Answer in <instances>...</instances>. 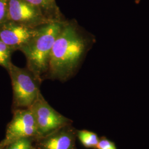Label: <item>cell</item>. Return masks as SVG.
<instances>
[{"label": "cell", "mask_w": 149, "mask_h": 149, "mask_svg": "<svg viewBox=\"0 0 149 149\" xmlns=\"http://www.w3.org/2000/svg\"><path fill=\"white\" fill-rule=\"evenodd\" d=\"M95 42V37L76 22L66 21L54 44L45 79L61 82L69 80Z\"/></svg>", "instance_id": "1"}, {"label": "cell", "mask_w": 149, "mask_h": 149, "mask_svg": "<svg viewBox=\"0 0 149 149\" xmlns=\"http://www.w3.org/2000/svg\"><path fill=\"white\" fill-rule=\"evenodd\" d=\"M66 21L53 22L40 27L37 35L19 50L26 58L27 68L42 82L48 72L54 44Z\"/></svg>", "instance_id": "2"}, {"label": "cell", "mask_w": 149, "mask_h": 149, "mask_svg": "<svg viewBox=\"0 0 149 149\" xmlns=\"http://www.w3.org/2000/svg\"><path fill=\"white\" fill-rule=\"evenodd\" d=\"M7 71L12 86L13 111L29 108L41 93L42 82L28 68H21L12 63Z\"/></svg>", "instance_id": "3"}, {"label": "cell", "mask_w": 149, "mask_h": 149, "mask_svg": "<svg viewBox=\"0 0 149 149\" xmlns=\"http://www.w3.org/2000/svg\"><path fill=\"white\" fill-rule=\"evenodd\" d=\"M29 108L33 114L39 136H44L63 126L72 124L71 119L54 109L41 93Z\"/></svg>", "instance_id": "4"}, {"label": "cell", "mask_w": 149, "mask_h": 149, "mask_svg": "<svg viewBox=\"0 0 149 149\" xmlns=\"http://www.w3.org/2000/svg\"><path fill=\"white\" fill-rule=\"evenodd\" d=\"M36 123L31 110L28 108L13 111V117L7 124L5 138L0 146L5 148L7 145L19 139L39 137Z\"/></svg>", "instance_id": "5"}, {"label": "cell", "mask_w": 149, "mask_h": 149, "mask_svg": "<svg viewBox=\"0 0 149 149\" xmlns=\"http://www.w3.org/2000/svg\"><path fill=\"white\" fill-rule=\"evenodd\" d=\"M7 15L8 20L31 28H39L53 22L26 0H8Z\"/></svg>", "instance_id": "6"}, {"label": "cell", "mask_w": 149, "mask_h": 149, "mask_svg": "<svg viewBox=\"0 0 149 149\" xmlns=\"http://www.w3.org/2000/svg\"><path fill=\"white\" fill-rule=\"evenodd\" d=\"M40 27H27L8 20L0 27V39L13 52L20 50L37 35Z\"/></svg>", "instance_id": "7"}, {"label": "cell", "mask_w": 149, "mask_h": 149, "mask_svg": "<svg viewBox=\"0 0 149 149\" xmlns=\"http://www.w3.org/2000/svg\"><path fill=\"white\" fill-rule=\"evenodd\" d=\"M76 139L77 130L71 124L35 139L34 146L37 149H76Z\"/></svg>", "instance_id": "8"}, {"label": "cell", "mask_w": 149, "mask_h": 149, "mask_svg": "<svg viewBox=\"0 0 149 149\" xmlns=\"http://www.w3.org/2000/svg\"><path fill=\"white\" fill-rule=\"evenodd\" d=\"M36 7L47 19L52 22L65 21L55 0H26Z\"/></svg>", "instance_id": "9"}, {"label": "cell", "mask_w": 149, "mask_h": 149, "mask_svg": "<svg viewBox=\"0 0 149 149\" xmlns=\"http://www.w3.org/2000/svg\"><path fill=\"white\" fill-rule=\"evenodd\" d=\"M77 138L87 148L96 149L100 141L97 134L87 130H77Z\"/></svg>", "instance_id": "10"}, {"label": "cell", "mask_w": 149, "mask_h": 149, "mask_svg": "<svg viewBox=\"0 0 149 149\" xmlns=\"http://www.w3.org/2000/svg\"><path fill=\"white\" fill-rule=\"evenodd\" d=\"M13 52L0 39V66L9 69L12 64L11 55Z\"/></svg>", "instance_id": "11"}, {"label": "cell", "mask_w": 149, "mask_h": 149, "mask_svg": "<svg viewBox=\"0 0 149 149\" xmlns=\"http://www.w3.org/2000/svg\"><path fill=\"white\" fill-rule=\"evenodd\" d=\"M35 139L23 138L19 139L7 145L4 149H32Z\"/></svg>", "instance_id": "12"}, {"label": "cell", "mask_w": 149, "mask_h": 149, "mask_svg": "<svg viewBox=\"0 0 149 149\" xmlns=\"http://www.w3.org/2000/svg\"><path fill=\"white\" fill-rule=\"evenodd\" d=\"M7 1L0 0V27L8 20L7 15Z\"/></svg>", "instance_id": "13"}, {"label": "cell", "mask_w": 149, "mask_h": 149, "mask_svg": "<svg viewBox=\"0 0 149 149\" xmlns=\"http://www.w3.org/2000/svg\"><path fill=\"white\" fill-rule=\"evenodd\" d=\"M96 149H117L115 144L105 137L100 138Z\"/></svg>", "instance_id": "14"}, {"label": "cell", "mask_w": 149, "mask_h": 149, "mask_svg": "<svg viewBox=\"0 0 149 149\" xmlns=\"http://www.w3.org/2000/svg\"><path fill=\"white\" fill-rule=\"evenodd\" d=\"M140 1H141V0H135V3L136 4H139Z\"/></svg>", "instance_id": "15"}, {"label": "cell", "mask_w": 149, "mask_h": 149, "mask_svg": "<svg viewBox=\"0 0 149 149\" xmlns=\"http://www.w3.org/2000/svg\"><path fill=\"white\" fill-rule=\"evenodd\" d=\"M0 149H4V148H2V147H1V146H0Z\"/></svg>", "instance_id": "16"}, {"label": "cell", "mask_w": 149, "mask_h": 149, "mask_svg": "<svg viewBox=\"0 0 149 149\" xmlns=\"http://www.w3.org/2000/svg\"><path fill=\"white\" fill-rule=\"evenodd\" d=\"M32 149H36V148H35V147H34V146H33V148H32Z\"/></svg>", "instance_id": "17"}]
</instances>
